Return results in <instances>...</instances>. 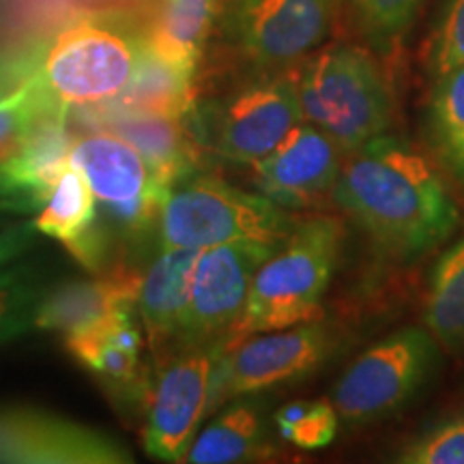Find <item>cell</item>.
I'll return each mask as SVG.
<instances>
[{"mask_svg":"<svg viewBox=\"0 0 464 464\" xmlns=\"http://www.w3.org/2000/svg\"><path fill=\"white\" fill-rule=\"evenodd\" d=\"M332 198L382 254L415 260L458 226V207L421 150L402 138H372L342 161Z\"/></svg>","mask_w":464,"mask_h":464,"instance_id":"1","label":"cell"},{"mask_svg":"<svg viewBox=\"0 0 464 464\" xmlns=\"http://www.w3.org/2000/svg\"><path fill=\"white\" fill-rule=\"evenodd\" d=\"M342 239L344 228L335 218L318 216L295 226L260 265L247 304L222 342L316 321L338 265Z\"/></svg>","mask_w":464,"mask_h":464,"instance_id":"2","label":"cell"},{"mask_svg":"<svg viewBox=\"0 0 464 464\" xmlns=\"http://www.w3.org/2000/svg\"><path fill=\"white\" fill-rule=\"evenodd\" d=\"M142 45V31L116 15H78L28 54L22 80L34 73L65 108L97 106L116 100L127 89Z\"/></svg>","mask_w":464,"mask_h":464,"instance_id":"3","label":"cell"},{"mask_svg":"<svg viewBox=\"0 0 464 464\" xmlns=\"http://www.w3.org/2000/svg\"><path fill=\"white\" fill-rule=\"evenodd\" d=\"M305 123L351 153L392 125L393 97L376 58L359 45H332L295 75Z\"/></svg>","mask_w":464,"mask_h":464,"instance_id":"4","label":"cell"},{"mask_svg":"<svg viewBox=\"0 0 464 464\" xmlns=\"http://www.w3.org/2000/svg\"><path fill=\"white\" fill-rule=\"evenodd\" d=\"M293 228L284 207L265 194L207 174L174 183L160 213L161 249H207L235 241L280 246Z\"/></svg>","mask_w":464,"mask_h":464,"instance_id":"5","label":"cell"},{"mask_svg":"<svg viewBox=\"0 0 464 464\" xmlns=\"http://www.w3.org/2000/svg\"><path fill=\"white\" fill-rule=\"evenodd\" d=\"M428 329L404 327L363 351L335 382L332 402L346 426L385 420L423 390L439 362Z\"/></svg>","mask_w":464,"mask_h":464,"instance_id":"6","label":"cell"},{"mask_svg":"<svg viewBox=\"0 0 464 464\" xmlns=\"http://www.w3.org/2000/svg\"><path fill=\"white\" fill-rule=\"evenodd\" d=\"M222 357V340L183 342L158 359L149 381L144 450L164 462H181L211 406L213 385Z\"/></svg>","mask_w":464,"mask_h":464,"instance_id":"7","label":"cell"},{"mask_svg":"<svg viewBox=\"0 0 464 464\" xmlns=\"http://www.w3.org/2000/svg\"><path fill=\"white\" fill-rule=\"evenodd\" d=\"M304 123L295 75L249 80L202 114L205 138L219 158L256 166Z\"/></svg>","mask_w":464,"mask_h":464,"instance_id":"8","label":"cell"},{"mask_svg":"<svg viewBox=\"0 0 464 464\" xmlns=\"http://www.w3.org/2000/svg\"><path fill=\"white\" fill-rule=\"evenodd\" d=\"M334 346V334L316 321L222 342L208 411L230 398L304 379L332 355Z\"/></svg>","mask_w":464,"mask_h":464,"instance_id":"9","label":"cell"},{"mask_svg":"<svg viewBox=\"0 0 464 464\" xmlns=\"http://www.w3.org/2000/svg\"><path fill=\"white\" fill-rule=\"evenodd\" d=\"M338 0H224L230 42L258 69L310 56L327 39Z\"/></svg>","mask_w":464,"mask_h":464,"instance_id":"10","label":"cell"},{"mask_svg":"<svg viewBox=\"0 0 464 464\" xmlns=\"http://www.w3.org/2000/svg\"><path fill=\"white\" fill-rule=\"evenodd\" d=\"M69 164L82 170L114 230H147L160 218L168 191L147 160L114 133L97 130L75 138Z\"/></svg>","mask_w":464,"mask_h":464,"instance_id":"11","label":"cell"},{"mask_svg":"<svg viewBox=\"0 0 464 464\" xmlns=\"http://www.w3.org/2000/svg\"><path fill=\"white\" fill-rule=\"evenodd\" d=\"M276 247L260 241H235L202 249L181 344L222 340L219 335H226L247 304L254 276Z\"/></svg>","mask_w":464,"mask_h":464,"instance_id":"12","label":"cell"},{"mask_svg":"<svg viewBox=\"0 0 464 464\" xmlns=\"http://www.w3.org/2000/svg\"><path fill=\"white\" fill-rule=\"evenodd\" d=\"M0 462L24 464H125L119 440L37 409L0 411Z\"/></svg>","mask_w":464,"mask_h":464,"instance_id":"13","label":"cell"},{"mask_svg":"<svg viewBox=\"0 0 464 464\" xmlns=\"http://www.w3.org/2000/svg\"><path fill=\"white\" fill-rule=\"evenodd\" d=\"M344 155L327 133L304 121L254 166V183L284 208L314 207L332 194Z\"/></svg>","mask_w":464,"mask_h":464,"instance_id":"14","label":"cell"},{"mask_svg":"<svg viewBox=\"0 0 464 464\" xmlns=\"http://www.w3.org/2000/svg\"><path fill=\"white\" fill-rule=\"evenodd\" d=\"M80 119L91 130L110 131L130 142L166 189L194 174L200 164L198 142L185 125V116L144 112L106 102L84 108Z\"/></svg>","mask_w":464,"mask_h":464,"instance_id":"15","label":"cell"},{"mask_svg":"<svg viewBox=\"0 0 464 464\" xmlns=\"http://www.w3.org/2000/svg\"><path fill=\"white\" fill-rule=\"evenodd\" d=\"M69 108L56 106L34 121L20 147L0 170V198H20L28 207L44 205L69 168L73 131Z\"/></svg>","mask_w":464,"mask_h":464,"instance_id":"16","label":"cell"},{"mask_svg":"<svg viewBox=\"0 0 464 464\" xmlns=\"http://www.w3.org/2000/svg\"><path fill=\"white\" fill-rule=\"evenodd\" d=\"M200 254L202 249H161L149 274L142 277L138 307L155 357L181 344Z\"/></svg>","mask_w":464,"mask_h":464,"instance_id":"17","label":"cell"},{"mask_svg":"<svg viewBox=\"0 0 464 464\" xmlns=\"http://www.w3.org/2000/svg\"><path fill=\"white\" fill-rule=\"evenodd\" d=\"M95 194L82 170L69 164L42 213L34 219L39 232L61 241L86 269H103L108 258L110 230L97 219Z\"/></svg>","mask_w":464,"mask_h":464,"instance_id":"18","label":"cell"},{"mask_svg":"<svg viewBox=\"0 0 464 464\" xmlns=\"http://www.w3.org/2000/svg\"><path fill=\"white\" fill-rule=\"evenodd\" d=\"M142 277L127 266H116L95 280L69 282L52 290L39 305L37 327L72 335L95 327L119 307L138 301Z\"/></svg>","mask_w":464,"mask_h":464,"instance_id":"19","label":"cell"},{"mask_svg":"<svg viewBox=\"0 0 464 464\" xmlns=\"http://www.w3.org/2000/svg\"><path fill=\"white\" fill-rule=\"evenodd\" d=\"M224 0H161L142 31L144 44L172 67L196 75Z\"/></svg>","mask_w":464,"mask_h":464,"instance_id":"20","label":"cell"},{"mask_svg":"<svg viewBox=\"0 0 464 464\" xmlns=\"http://www.w3.org/2000/svg\"><path fill=\"white\" fill-rule=\"evenodd\" d=\"M65 346L75 362L95 374L103 387L112 390L116 398L131 400V402L144 398L149 376L142 368L140 353L125 351L114 344L103 329V321L84 332L65 335Z\"/></svg>","mask_w":464,"mask_h":464,"instance_id":"21","label":"cell"},{"mask_svg":"<svg viewBox=\"0 0 464 464\" xmlns=\"http://www.w3.org/2000/svg\"><path fill=\"white\" fill-rule=\"evenodd\" d=\"M266 451L265 421L254 404H232L200 434L185 456L194 464L247 462Z\"/></svg>","mask_w":464,"mask_h":464,"instance_id":"22","label":"cell"},{"mask_svg":"<svg viewBox=\"0 0 464 464\" xmlns=\"http://www.w3.org/2000/svg\"><path fill=\"white\" fill-rule=\"evenodd\" d=\"M423 324L440 346L464 348V237L434 263L423 301Z\"/></svg>","mask_w":464,"mask_h":464,"instance_id":"23","label":"cell"},{"mask_svg":"<svg viewBox=\"0 0 464 464\" xmlns=\"http://www.w3.org/2000/svg\"><path fill=\"white\" fill-rule=\"evenodd\" d=\"M194 75L161 61L144 44L136 73L127 89L112 102L125 108L183 119L194 112Z\"/></svg>","mask_w":464,"mask_h":464,"instance_id":"24","label":"cell"},{"mask_svg":"<svg viewBox=\"0 0 464 464\" xmlns=\"http://www.w3.org/2000/svg\"><path fill=\"white\" fill-rule=\"evenodd\" d=\"M426 131L439 164L464 185V65L434 78Z\"/></svg>","mask_w":464,"mask_h":464,"instance_id":"25","label":"cell"},{"mask_svg":"<svg viewBox=\"0 0 464 464\" xmlns=\"http://www.w3.org/2000/svg\"><path fill=\"white\" fill-rule=\"evenodd\" d=\"M61 106L34 73H28L14 91L0 97V170L14 158L34 121Z\"/></svg>","mask_w":464,"mask_h":464,"instance_id":"26","label":"cell"},{"mask_svg":"<svg viewBox=\"0 0 464 464\" xmlns=\"http://www.w3.org/2000/svg\"><path fill=\"white\" fill-rule=\"evenodd\" d=\"M340 426V415L334 402L314 400V402L284 404L276 413V428L280 437L301 450L327 448L335 439Z\"/></svg>","mask_w":464,"mask_h":464,"instance_id":"27","label":"cell"},{"mask_svg":"<svg viewBox=\"0 0 464 464\" xmlns=\"http://www.w3.org/2000/svg\"><path fill=\"white\" fill-rule=\"evenodd\" d=\"M423 0H351L359 33L379 52H390L413 24Z\"/></svg>","mask_w":464,"mask_h":464,"instance_id":"28","label":"cell"},{"mask_svg":"<svg viewBox=\"0 0 464 464\" xmlns=\"http://www.w3.org/2000/svg\"><path fill=\"white\" fill-rule=\"evenodd\" d=\"M398 460L406 464H464V415L415 437L400 451Z\"/></svg>","mask_w":464,"mask_h":464,"instance_id":"29","label":"cell"},{"mask_svg":"<svg viewBox=\"0 0 464 464\" xmlns=\"http://www.w3.org/2000/svg\"><path fill=\"white\" fill-rule=\"evenodd\" d=\"M464 65V0H448L434 26L428 52L432 78Z\"/></svg>","mask_w":464,"mask_h":464,"instance_id":"30","label":"cell"},{"mask_svg":"<svg viewBox=\"0 0 464 464\" xmlns=\"http://www.w3.org/2000/svg\"><path fill=\"white\" fill-rule=\"evenodd\" d=\"M5 312H7V295L0 293V321H3Z\"/></svg>","mask_w":464,"mask_h":464,"instance_id":"31","label":"cell"}]
</instances>
